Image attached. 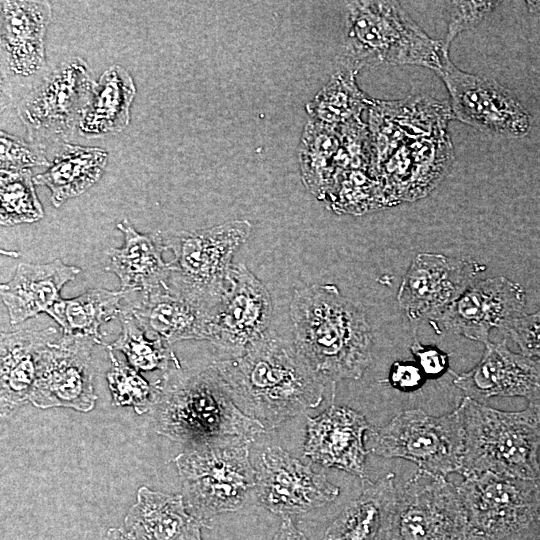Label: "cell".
Listing matches in <instances>:
<instances>
[{
  "label": "cell",
  "instance_id": "obj_1",
  "mask_svg": "<svg viewBox=\"0 0 540 540\" xmlns=\"http://www.w3.org/2000/svg\"><path fill=\"white\" fill-rule=\"evenodd\" d=\"M372 170L390 206L427 196L454 160L449 103L425 95L370 106Z\"/></svg>",
  "mask_w": 540,
  "mask_h": 540
},
{
  "label": "cell",
  "instance_id": "obj_2",
  "mask_svg": "<svg viewBox=\"0 0 540 540\" xmlns=\"http://www.w3.org/2000/svg\"><path fill=\"white\" fill-rule=\"evenodd\" d=\"M232 400L266 430L317 407L325 382L293 343L267 334L242 355L212 364Z\"/></svg>",
  "mask_w": 540,
  "mask_h": 540
},
{
  "label": "cell",
  "instance_id": "obj_3",
  "mask_svg": "<svg viewBox=\"0 0 540 540\" xmlns=\"http://www.w3.org/2000/svg\"><path fill=\"white\" fill-rule=\"evenodd\" d=\"M290 318L296 350L325 383L362 377L373 336L359 303L334 284H315L295 290Z\"/></svg>",
  "mask_w": 540,
  "mask_h": 540
},
{
  "label": "cell",
  "instance_id": "obj_4",
  "mask_svg": "<svg viewBox=\"0 0 540 540\" xmlns=\"http://www.w3.org/2000/svg\"><path fill=\"white\" fill-rule=\"evenodd\" d=\"M153 386L149 412L156 432L189 449L253 441L267 431L237 407L213 365L198 371L173 367Z\"/></svg>",
  "mask_w": 540,
  "mask_h": 540
},
{
  "label": "cell",
  "instance_id": "obj_5",
  "mask_svg": "<svg viewBox=\"0 0 540 540\" xmlns=\"http://www.w3.org/2000/svg\"><path fill=\"white\" fill-rule=\"evenodd\" d=\"M449 58L443 41L429 37L396 1H350L337 69L355 74L382 63L441 70Z\"/></svg>",
  "mask_w": 540,
  "mask_h": 540
},
{
  "label": "cell",
  "instance_id": "obj_6",
  "mask_svg": "<svg viewBox=\"0 0 540 540\" xmlns=\"http://www.w3.org/2000/svg\"><path fill=\"white\" fill-rule=\"evenodd\" d=\"M456 408L464 430L460 475L492 472L539 481L540 403L502 411L465 396Z\"/></svg>",
  "mask_w": 540,
  "mask_h": 540
},
{
  "label": "cell",
  "instance_id": "obj_7",
  "mask_svg": "<svg viewBox=\"0 0 540 540\" xmlns=\"http://www.w3.org/2000/svg\"><path fill=\"white\" fill-rule=\"evenodd\" d=\"M251 228L248 220H233L195 231L162 233L166 249L174 255L167 285L214 313L228 289L233 258Z\"/></svg>",
  "mask_w": 540,
  "mask_h": 540
},
{
  "label": "cell",
  "instance_id": "obj_8",
  "mask_svg": "<svg viewBox=\"0 0 540 540\" xmlns=\"http://www.w3.org/2000/svg\"><path fill=\"white\" fill-rule=\"evenodd\" d=\"M250 440L190 448L174 458L188 511L207 519L235 512L255 496L256 470L249 460Z\"/></svg>",
  "mask_w": 540,
  "mask_h": 540
},
{
  "label": "cell",
  "instance_id": "obj_9",
  "mask_svg": "<svg viewBox=\"0 0 540 540\" xmlns=\"http://www.w3.org/2000/svg\"><path fill=\"white\" fill-rule=\"evenodd\" d=\"M369 452L402 458L418 469L447 477L459 473L464 451V430L457 408L441 416L422 409L398 413L387 425L368 431Z\"/></svg>",
  "mask_w": 540,
  "mask_h": 540
},
{
  "label": "cell",
  "instance_id": "obj_10",
  "mask_svg": "<svg viewBox=\"0 0 540 540\" xmlns=\"http://www.w3.org/2000/svg\"><path fill=\"white\" fill-rule=\"evenodd\" d=\"M470 540H503L538 520L540 482L492 472L465 477L457 486Z\"/></svg>",
  "mask_w": 540,
  "mask_h": 540
},
{
  "label": "cell",
  "instance_id": "obj_11",
  "mask_svg": "<svg viewBox=\"0 0 540 540\" xmlns=\"http://www.w3.org/2000/svg\"><path fill=\"white\" fill-rule=\"evenodd\" d=\"M388 540H470L457 486L418 469L397 488Z\"/></svg>",
  "mask_w": 540,
  "mask_h": 540
},
{
  "label": "cell",
  "instance_id": "obj_12",
  "mask_svg": "<svg viewBox=\"0 0 540 540\" xmlns=\"http://www.w3.org/2000/svg\"><path fill=\"white\" fill-rule=\"evenodd\" d=\"M88 65L79 57L60 63L19 105L30 141L45 148L67 139L93 92Z\"/></svg>",
  "mask_w": 540,
  "mask_h": 540
},
{
  "label": "cell",
  "instance_id": "obj_13",
  "mask_svg": "<svg viewBox=\"0 0 540 540\" xmlns=\"http://www.w3.org/2000/svg\"><path fill=\"white\" fill-rule=\"evenodd\" d=\"M437 74L449 91L453 118L493 136L522 138L529 133V113L497 81L464 72L450 58Z\"/></svg>",
  "mask_w": 540,
  "mask_h": 540
},
{
  "label": "cell",
  "instance_id": "obj_14",
  "mask_svg": "<svg viewBox=\"0 0 540 540\" xmlns=\"http://www.w3.org/2000/svg\"><path fill=\"white\" fill-rule=\"evenodd\" d=\"M525 305L526 292L519 283L491 277L476 281L429 323L438 335L458 334L485 346L491 330L505 333L524 313Z\"/></svg>",
  "mask_w": 540,
  "mask_h": 540
},
{
  "label": "cell",
  "instance_id": "obj_15",
  "mask_svg": "<svg viewBox=\"0 0 540 540\" xmlns=\"http://www.w3.org/2000/svg\"><path fill=\"white\" fill-rule=\"evenodd\" d=\"M95 344L89 337L62 334L50 343L40 355L29 401L42 409L91 411L97 400L91 366Z\"/></svg>",
  "mask_w": 540,
  "mask_h": 540
},
{
  "label": "cell",
  "instance_id": "obj_16",
  "mask_svg": "<svg viewBox=\"0 0 540 540\" xmlns=\"http://www.w3.org/2000/svg\"><path fill=\"white\" fill-rule=\"evenodd\" d=\"M486 269L470 257L421 252L403 276L398 304L411 322L429 321L478 281Z\"/></svg>",
  "mask_w": 540,
  "mask_h": 540
},
{
  "label": "cell",
  "instance_id": "obj_17",
  "mask_svg": "<svg viewBox=\"0 0 540 540\" xmlns=\"http://www.w3.org/2000/svg\"><path fill=\"white\" fill-rule=\"evenodd\" d=\"M272 299L266 286L243 263L235 264L215 309L208 341L232 357L242 355L268 334Z\"/></svg>",
  "mask_w": 540,
  "mask_h": 540
},
{
  "label": "cell",
  "instance_id": "obj_18",
  "mask_svg": "<svg viewBox=\"0 0 540 540\" xmlns=\"http://www.w3.org/2000/svg\"><path fill=\"white\" fill-rule=\"evenodd\" d=\"M340 493L326 475L315 472L279 446L267 448L256 469L255 497L274 514L288 517L334 501Z\"/></svg>",
  "mask_w": 540,
  "mask_h": 540
},
{
  "label": "cell",
  "instance_id": "obj_19",
  "mask_svg": "<svg viewBox=\"0 0 540 540\" xmlns=\"http://www.w3.org/2000/svg\"><path fill=\"white\" fill-rule=\"evenodd\" d=\"M453 375V384L480 403L492 397H523L540 401V362L511 351L504 338L489 342L481 360L469 371Z\"/></svg>",
  "mask_w": 540,
  "mask_h": 540
},
{
  "label": "cell",
  "instance_id": "obj_20",
  "mask_svg": "<svg viewBox=\"0 0 540 540\" xmlns=\"http://www.w3.org/2000/svg\"><path fill=\"white\" fill-rule=\"evenodd\" d=\"M371 426L364 415L346 406L331 405L316 417L307 418L304 455L325 467L367 478L368 450L364 435Z\"/></svg>",
  "mask_w": 540,
  "mask_h": 540
},
{
  "label": "cell",
  "instance_id": "obj_21",
  "mask_svg": "<svg viewBox=\"0 0 540 540\" xmlns=\"http://www.w3.org/2000/svg\"><path fill=\"white\" fill-rule=\"evenodd\" d=\"M122 305L145 331L171 345L182 340H208L213 313L173 291L167 284L140 292H124Z\"/></svg>",
  "mask_w": 540,
  "mask_h": 540
},
{
  "label": "cell",
  "instance_id": "obj_22",
  "mask_svg": "<svg viewBox=\"0 0 540 540\" xmlns=\"http://www.w3.org/2000/svg\"><path fill=\"white\" fill-rule=\"evenodd\" d=\"M51 17L47 1H1V41L13 73L30 76L43 68Z\"/></svg>",
  "mask_w": 540,
  "mask_h": 540
},
{
  "label": "cell",
  "instance_id": "obj_23",
  "mask_svg": "<svg viewBox=\"0 0 540 540\" xmlns=\"http://www.w3.org/2000/svg\"><path fill=\"white\" fill-rule=\"evenodd\" d=\"M61 337L54 327L2 332L0 342L1 417L29 401L42 351Z\"/></svg>",
  "mask_w": 540,
  "mask_h": 540
},
{
  "label": "cell",
  "instance_id": "obj_24",
  "mask_svg": "<svg viewBox=\"0 0 540 540\" xmlns=\"http://www.w3.org/2000/svg\"><path fill=\"white\" fill-rule=\"evenodd\" d=\"M81 269L61 259L48 263H19L13 277L0 286L1 300L12 325L47 313L58 302L64 285Z\"/></svg>",
  "mask_w": 540,
  "mask_h": 540
},
{
  "label": "cell",
  "instance_id": "obj_25",
  "mask_svg": "<svg viewBox=\"0 0 540 540\" xmlns=\"http://www.w3.org/2000/svg\"><path fill=\"white\" fill-rule=\"evenodd\" d=\"M123 233V244L108 253L106 271L115 274L123 292H140L167 284L171 266L165 262L166 246L161 232L139 233L124 218L117 224Z\"/></svg>",
  "mask_w": 540,
  "mask_h": 540
},
{
  "label": "cell",
  "instance_id": "obj_26",
  "mask_svg": "<svg viewBox=\"0 0 540 540\" xmlns=\"http://www.w3.org/2000/svg\"><path fill=\"white\" fill-rule=\"evenodd\" d=\"M125 528L139 540H202L201 529L210 528L192 515L181 494H167L146 486L124 519Z\"/></svg>",
  "mask_w": 540,
  "mask_h": 540
},
{
  "label": "cell",
  "instance_id": "obj_27",
  "mask_svg": "<svg viewBox=\"0 0 540 540\" xmlns=\"http://www.w3.org/2000/svg\"><path fill=\"white\" fill-rule=\"evenodd\" d=\"M361 481L362 492L333 520L322 540H388L397 496L395 474Z\"/></svg>",
  "mask_w": 540,
  "mask_h": 540
},
{
  "label": "cell",
  "instance_id": "obj_28",
  "mask_svg": "<svg viewBox=\"0 0 540 540\" xmlns=\"http://www.w3.org/2000/svg\"><path fill=\"white\" fill-rule=\"evenodd\" d=\"M136 87L129 72L119 65L106 69L95 83L77 130L86 138L104 137L124 130Z\"/></svg>",
  "mask_w": 540,
  "mask_h": 540
},
{
  "label": "cell",
  "instance_id": "obj_29",
  "mask_svg": "<svg viewBox=\"0 0 540 540\" xmlns=\"http://www.w3.org/2000/svg\"><path fill=\"white\" fill-rule=\"evenodd\" d=\"M107 160L104 149L64 143L53 163L36 175L34 182L47 187L53 205L59 207L93 186L102 177Z\"/></svg>",
  "mask_w": 540,
  "mask_h": 540
},
{
  "label": "cell",
  "instance_id": "obj_30",
  "mask_svg": "<svg viewBox=\"0 0 540 540\" xmlns=\"http://www.w3.org/2000/svg\"><path fill=\"white\" fill-rule=\"evenodd\" d=\"M124 292L103 288L89 289L71 299H60L46 313L65 336L89 337L103 344L100 327L122 310Z\"/></svg>",
  "mask_w": 540,
  "mask_h": 540
},
{
  "label": "cell",
  "instance_id": "obj_31",
  "mask_svg": "<svg viewBox=\"0 0 540 540\" xmlns=\"http://www.w3.org/2000/svg\"><path fill=\"white\" fill-rule=\"evenodd\" d=\"M342 148L341 127L310 119L302 138L300 168L308 189L323 199L338 171Z\"/></svg>",
  "mask_w": 540,
  "mask_h": 540
},
{
  "label": "cell",
  "instance_id": "obj_32",
  "mask_svg": "<svg viewBox=\"0 0 540 540\" xmlns=\"http://www.w3.org/2000/svg\"><path fill=\"white\" fill-rule=\"evenodd\" d=\"M121 334L107 349L122 352L129 365L137 371H168L170 365L181 367L171 344L161 337L152 339L140 325L134 314L122 305L119 314Z\"/></svg>",
  "mask_w": 540,
  "mask_h": 540
},
{
  "label": "cell",
  "instance_id": "obj_33",
  "mask_svg": "<svg viewBox=\"0 0 540 540\" xmlns=\"http://www.w3.org/2000/svg\"><path fill=\"white\" fill-rule=\"evenodd\" d=\"M355 76L351 71L337 69L327 85L307 105L311 119L334 127L360 119L361 112L370 106L372 99L358 88Z\"/></svg>",
  "mask_w": 540,
  "mask_h": 540
},
{
  "label": "cell",
  "instance_id": "obj_34",
  "mask_svg": "<svg viewBox=\"0 0 540 540\" xmlns=\"http://www.w3.org/2000/svg\"><path fill=\"white\" fill-rule=\"evenodd\" d=\"M323 200L339 214H364L390 207L382 185L371 168H353L338 173Z\"/></svg>",
  "mask_w": 540,
  "mask_h": 540
},
{
  "label": "cell",
  "instance_id": "obj_35",
  "mask_svg": "<svg viewBox=\"0 0 540 540\" xmlns=\"http://www.w3.org/2000/svg\"><path fill=\"white\" fill-rule=\"evenodd\" d=\"M30 170H1L0 177V223L15 226L33 223L44 217V210L34 188Z\"/></svg>",
  "mask_w": 540,
  "mask_h": 540
},
{
  "label": "cell",
  "instance_id": "obj_36",
  "mask_svg": "<svg viewBox=\"0 0 540 540\" xmlns=\"http://www.w3.org/2000/svg\"><path fill=\"white\" fill-rule=\"evenodd\" d=\"M107 350L112 364L106 375L112 405L132 407L139 415L149 412L154 396L153 384H149L139 371L118 360L113 350Z\"/></svg>",
  "mask_w": 540,
  "mask_h": 540
},
{
  "label": "cell",
  "instance_id": "obj_37",
  "mask_svg": "<svg viewBox=\"0 0 540 540\" xmlns=\"http://www.w3.org/2000/svg\"><path fill=\"white\" fill-rule=\"evenodd\" d=\"M45 148L34 143L10 135L4 131L0 133V162L1 170L20 171L30 170L35 166H47L49 162L44 151Z\"/></svg>",
  "mask_w": 540,
  "mask_h": 540
},
{
  "label": "cell",
  "instance_id": "obj_38",
  "mask_svg": "<svg viewBox=\"0 0 540 540\" xmlns=\"http://www.w3.org/2000/svg\"><path fill=\"white\" fill-rule=\"evenodd\" d=\"M449 5V20L443 45L449 51L452 41L463 31L478 25L500 2L496 1H452Z\"/></svg>",
  "mask_w": 540,
  "mask_h": 540
},
{
  "label": "cell",
  "instance_id": "obj_39",
  "mask_svg": "<svg viewBox=\"0 0 540 540\" xmlns=\"http://www.w3.org/2000/svg\"><path fill=\"white\" fill-rule=\"evenodd\" d=\"M504 335L518 345L522 354L540 362V310L523 313Z\"/></svg>",
  "mask_w": 540,
  "mask_h": 540
},
{
  "label": "cell",
  "instance_id": "obj_40",
  "mask_svg": "<svg viewBox=\"0 0 540 540\" xmlns=\"http://www.w3.org/2000/svg\"><path fill=\"white\" fill-rule=\"evenodd\" d=\"M410 351L427 379H437L449 371V355L438 347L415 340Z\"/></svg>",
  "mask_w": 540,
  "mask_h": 540
},
{
  "label": "cell",
  "instance_id": "obj_41",
  "mask_svg": "<svg viewBox=\"0 0 540 540\" xmlns=\"http://www.w3.org/2000/svg\"><path fill=\"white\" fill-rule=\"evenodd\" d=\"M427 378L415 361H395L388 373V383L402 392H413L420 389Z\"/></svg>",
  "mask_w": 540,
  "mask_h": 540
},
{
  "label": "cell",
  "instance_id": "obj_42",
  "mask_svg": "<svg viewBox=\"0 0 540 540\" xmlns=\"http://www.w3.org/2000/svg\"><path fill=\"white\" fill-rule=\"evenodd\" d=\"M272 540H307V538L289 517H285Z\"/></svg>",
  "mask_w": 540,
  "mask_h": 540
},
{
  "label": "cell",
  "instance_id": "obj_43",
  "mask_svg": "<svg viewBox=\"0 0 540 540\" xmlns=\"http://www.w3.org/2000/svg\"><path fill=\"white\" fill-rule=\"evenodd\" d=\"M99 540H139L133 533L126 528L111 527Z\"/></svg>",
  "mask_w": 540,
  "mask_h": 540
},
{
  "label": "cell",
  "instance_id": "obj_44",
  "mask_svg": "<svg viewBox=\"0 0 540 540\" xmlns=\"http://www.w3.org/2000/svg\"><path fill=\"white\" fill-rule=\"evenodd\" d=\"M527 6L530 12L540 13V1H528Z\"/></svg>",
  "mask_w": 540,
  "mask_h": 540
},
{
  "label": "cell",
  "instance_id": "obj_45",
  "mask_svg": "<svg viewBox=\"0 0 540 540\" xmlns=\"http://www.w3.org/2000/svg\"><path fill=\"white\" fill-rule=\"evenodd\" d=\"M537 521L539 522V530H538V533H537V536H536L535 540H540V514H539V517H538Z\"/></svg>",
  "mask_w": 540,
  "mask_h": 540
},
{
  "label": "cell",
  "instance_id": "obj_46",
  "mask_svg": "<svg viewBox=\"0 0 540 540\" xmlns=\"http://www.w3.org/2000/svg\"><path fill=\"white\" fill-rule=\"evenodd\" d=\"M539 464H540V455H539ZM539 482H540V477H539Z\"/></svg>",
  "mask_w": 540,
  "mask_h": 540
}]
</instances>
